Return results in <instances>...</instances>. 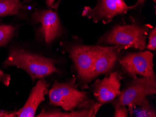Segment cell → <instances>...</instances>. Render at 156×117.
I'll return each mask as SVG.
<instances>
[{
	"mask_svg": "<svg viewBox=\"0 0 156 117\" xmlns=\"http://www.w3.org/2000/svg\"><path fill=\"white\" fill-rule=\"evenodd\" d=\"M46 48L34 42L13 41L7 47V55L2 64L3 68L16 67L30 77L33 84L39 79H46L62 71L58 66L57 59L46 53Z\"/></svg>",
	"mask_w": 156,
	"mask_h": 117,
	"instance_id": "cell-1",
	"label": "cell"
},
{
	"mask_svg": "<svg viewBox=\"0 0 156 117\" xmlns=\"http://www.w3.org/2000/svg\"><path fill=\"white\" fill-rule=\"evenodd\" d=\"M78 87L76 77L65 82L55 81L48 91L50 104L69 112L93 107L96 102L89 98L87 92L79 90Z\"/></svg>",
	"mask_w": 156,
	"mask_h": 117,
	"instance_id": "cell-2",
	"label": "cell"
},
{
	"mask_svg": "<svg viewBox=\"0 0 156 117\" xmlns=\"http://www.w3.org/2000/svg\"><path fill=\"white\" fill-rule=\"evenodd\" d=\"M28 21L34 33L33 42L48 49L64 33L57 13L51 9H40L30 13Z\"/></svg>",
	"mask_w": 156,
	"mask_h": 117,
	"instance_id": "cell-3",
	"label": "cell"
},
{
	"mask_svg": "<svg viewBox=\"0 0 156 117\" xmlns=\"http://www.w3.org/2000/svg\"><path fill=\"white\" fill-rule=\"evenodd\" d=\"M60 45L73 64L78 85L82 89L88 88L94 64L96 45H85L75 37L72 41L60 42Z\"/></svg>",
	"mask_w": 156,
	"mask_h": 117,
	"instance_id": "cell-4",
	"label": "cell"
},
{
	"mask_svg": "<svg viewBox=\"0 0 156 117\" xmlns=\"http://www.w3.org/2000/svg\"><path fill=\"white\" fill-rule=\"evenodd\" d=\"M150 27L148 25H116L103 35L97 45H121L143 51L146 45V38Z\"/></svg>",
	"mask_w": 156,
	"mask_h": 117,
	"instance_id": "cell-5",
	"label": "cell"
},
{
	"mask_svg": "<svg viewBox=\"0 0 156 117\" xmlns=\"http://www.w3.org/2000/svg\"><path fill=\"white\" fill-rule=\"evenodd\" d=\"M156 93V77L133 78L121 91L113 104L128 107L137 105L147 96Z\"/></svg>",
	"mask_w": 156,
	"mask_h": 117,
	"instance_id": "cell-6",
	"label": "cell"
},
{
	"mask_svg": "<svg viewBox=\"0 0 156 117\" xmlns=\"http://www.w3.org/2000/svg\"><path fill=\"white\" fill-rule=\"evenodd\" d=\"M153 54L148 50L129 52L120 57L119 62L124 73L132 78L137 75L142 77H156L154 73Z\"/></svg>",
	"mask_w": 156,
	"mask_h": 117,
	"instance_id": "cell-7",
	"label": "cell"
},
{
	"mask_svg": "<svg viewBox=\"0 0 156 117\" xmlns=\"http://www.w3.org/2000/svg\"><path fill=\"white\" fill-rule=\"evenodd\" d=\"M132 9L133 6H127L124 0H97L94 7H85L82 15L95 23L101 21L107 24L111 22L115 16L125 14Z\"/></svg>",
	"mask_w": 156,
	"mask_h": 117,
	"instance_id": "cell-8",
	"label": "cell"
},
{
	"mask_svg": "<svg viewBox=\"0 0 156 117\" xmlns=\"http://www.w3.org/2000/svg\"><path fill=\"white\" fill-rule=\"evenodd\" d=\"M127 49V47L121 45H96L95 58L90 82L99 75L110 71L119 60L122 51Z\"/></svg>",
	"mask_w": 156,
	"mask_h": 117,
	"instance_id": "cell-9",
	"label": "cell"
},
{
	"mask_svg": "<svg viewBox=\"0 0 156 117\" xmlns=\"http://www.w3.org/2000/svg\"><path fill=\"white\" fill-rule=\"evenodd\" d=\"M122 79L120 73L115 71L102 79H95L92 86L94 95L98 103L104 104L117 98L121 92L120 87Z\"/></svg>",
	"mask_w": 156,
	"mask_h": 117,
	"instance_id": "cell-10",
	"label": "cell"
},
{
	"mask_svg": "<svg viewBox=\"0 0 156 117\" xmlns=\"http://www.w3.org/2000/svg\"><path fill=\"white\" fill-rule=\"evenodd\" d=\"M49 86L50 83L46 79L42 78L37 80L30 90L25 104L16 111V117H35L38 106L45 100V95L48 92Z\"/></svg>",
	"mask_w": 156,
	"mask_h": 117,
	"instance_id": "cell-11",
	"label": "cell"
},
{
	"mask_svg": "<svg viewBox=\"0 0 156 117\" xmlns=\"http://www.w3.org/2000/svg\"><path fill=\"white\" fill-rule=\"evenodd\" d=\"M30 7L26 0H0V18L13 16V21L28 20Z\"/></svg>",
	"mask_w": 156,
	"mask_h": 117,
	"instance_id": "cell-12",
	"label": "cell"
},
{
	"mask_svg": "<svg viewBox=\"0 0 156 117\" xmlns=\"http://www.w3.org/2000/svg\"><path fill=\"white\" fill-rule=\"evenodd\" d=\"M102 104L98 102L89 109H81L75 111L62 112L57 108H48L42 106L37 117H94Z\"/></svg>",
	"mask_w": 156,
	"mask_h": 117,
	"instance_id": "cell-13",
	"label": "cell"
},
{
	"mask_svg": "<svg viewBox=\"0 0 156 117\" xmlns=\"http://www.w3.org/2000/svg\"><path fill=\"white\" fill-rule=\"evenodd\" d=\"M22 24L7 23L0 19V47L7 49L10 43L17 39Z\"/></svg>",
	"mask_w": 156,
	"mask_h": 117,
	"instance_id": "cell-14",
	"label": "cell"
},
{
	"mask_svg": "<svg viewBox=\"0 0 156 117\" xmlns=\"http://www.w3.org/2000/svg\"><path fill=\"white\" fill-rule=\"evenodd\" d=\"M130 117H156V111L147 98L139 104L128 107Z\"/></svg>",
	"mask_w": 156,
	"mask_h": 117,
	"instance_id": "cell-15",
	"label": "cell"
},
{
	"mask_svg": "<svg viewBox=\"0 0 156 117\" xmlns=\"http://www.w3.org/2000/svg\"><path fill=\"white\" fill-rule=\"evenodd\" d=\"M115 107V117H127L129 113V108L125 105H113Z\"/></svg>",
	"mask_w": 156,
	"mask_h": 117,
	"instance_id": "cell-16",
	"label": "cell"
},
{
	"mask_svg": "<svg viewBox=\"0 0 156 117\" xmlns=\"http://www.w3.org/2000/svg\"><path fill=\"white\" fill-rule=\"evenodd\" d=\"M146 49L149 50L155 51L156 50V28L154 27L150 31L149 36V42Z\"/></svg>",
	"mask_w": 156,
	"mask_h": 117,
	"instance_id": "cell-17",
	"label": "cell"
},
{
	"mask_svg": "<svg viewBox=\"0 0 156 117\" xmlns=\"http://www.w3.org/2000/svg\"><path fill=\"white\" fill-rule=\"evenodd\" d=\"M10 80L11 76L10 74L5 73L3 71L0 69V83L8 87L10 84Z\"/></svg>",
	"mask_w": 156,
	"mask_h": 117,
	"instance_id": "cell-18",
	"label": "cell"
},
{
	"mask_svg": "<svg viewBox=\"0 0 156 117\" xmlns=\"http://www.w3.org/2000/svg\"><path fill=\"white\" fill-rule=\"evenodd\" d=\"M15 111H6L0 109V117H16Z\"/></svg>",
	"mask_w": 156,
	"mask_h": 117,
	"instance_id": "cell-19",
	"label": "cell"
},
{
	"mask_svg": "<svg viewBox=\"0 0 156 117\" xmlns=\"http://www.w3.org/2000/svg\"><path fill=\"white\" fill-rule=\"evenodd\" d=\"M146 1V0H137L136 3L135 5H133V9L136 8L138 6L142 5Z\"/></svg>",
	"mask_w": 156,
	"mask_h": 117,
	"instance_id": "cell-20",
	"label": "cell"
},
{
	"mask_svg": "<svg viewBox=\"0 0 156 117\" xmlns=\"http://www.w3.org/2000/svg\"><path fill=\"white\" fill-rule=\"evenodd\" d=\"M55 0H46V4L48 8H51L52 5L54 4Z\"/></svg>",
	"mask_w": 156,
	"mask_h": 117,
	"instance_id": "cell-21",
	"label": "cell"
},
{
	"mask_svg": "<svg viewBox=\"0 0 156 117\" xmlns=\"http://www.w3.org/2000/svg\"><path fill=\"white\" fill-rule=\"evenodd\" d=\"M61 1H62V0H58V1L55 2V3H54V4L52 5L51 8H53L55 9H57L59 4H60V2H61Z\"/></svg>",
	"mask_w": 156,
	"mask_h": 117,
	"instance_id": "cell-22",
	"label": "cell"
}]
</instances>
